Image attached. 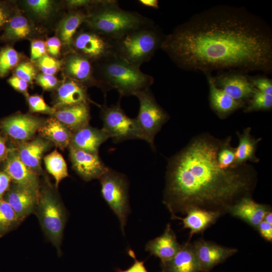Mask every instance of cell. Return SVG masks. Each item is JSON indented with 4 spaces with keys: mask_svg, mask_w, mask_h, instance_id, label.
Wrapping results in <instances>:
<instances>
[{
    "mask_svg": "<svg viewBox=\"0 0 272 272\" xmlns=\"http://www.w3.org/2000/svg\"><path fill=\"white\" fill-rule=\"evenodd\" d=\"M181 247V245L178 242L176 234L169 223L161 236L147 243L145 250L151 255L159 258L163 264L173 258Z\"/></svg>",
    "mask_w": 272,
    "mask_h": 272,
    "instance_id": "ac0fdd59",
    "label": "cell"
},
{
    "mask_svg": "<svg viewBox=\"0 0 272 272\" xmlns=\"http://www.w3.org/2000/svg\"><path fill=\"white\" fill-rule=\"evenodd\" d=\"M263 220L272 225V212L271 211H270V212H269L265 215Z\"/></svg>",
    "mask_w": 272,
    "mask_h": 272,
    "instance_id": "f5cc1de1",
    "label": "cell"
},
{
    "mask_svg": "<svg viewBox=\"0 0 272 272\" xmlns=\"http://www.w3.org/2000/svg\"><path fill=\"white\" fill-rule=\"evenodd\" d=\"M179 68L204 74L272 72V31L242 7L214 6L165 35L161 48Z\"/></svg>",
    "mask_w": 272,
    "mask_h": 272,
    "instance_id": "6da1fadb",
    "label": "cell"
},
{
    "mask_svg": "<svg viewBox=\"0 0 272 272\" xmlns=\"http://www.w3.org/2000/svg\"><path fill=\"white\" fill-rule=\"evenodd\" d=\"M47 51L53 57H58L60 53L61 42L56 37L48 38L45 42Z\"/></svg>",
    "mask_w": 272,
    "mask_h": 272,
    "instance_id": "7bdbcfd3",
    "label": "cell"
},
{
    "mask_svg": "<svg viewBox=\"0 0 272 272\" xmlns=\"http://www.w3.org/2000/svg\"><path fill=\"white\" fill-rule=\"evenodd\" d=\"M20 60L19 53L13 48L8 47L0 51V76H6L16 66Z\"/></svg>",
    "mask_w": 272,
    "mask_h": 272,
    "instance_id": "e575fe53",
    "label": "cell"
},
{
    "mask_svg": "<svg viewBox=\"0 0 272 272\" xmlns=\"http://www.w3.org/2000/svg\"><path fill=\"white\" fill-rule=\"evenodd\" d=\"M163 272H199L198 259L193 245L188 241L169 261L161 264Z\"/></svg>",
    "mask_w": 272,
    "mask_h": 272,
    "instance_id": "484cf974",
    "label": "cell"
},
{
    "mask_svg": "<svg viewBox=\"0 0 272 272\" xmlns=\"http://www.w3.org/2000/svg\"><path fill=\"white\" fill-rule=\"evenodd\" d=\"M165 37L155 24L136 29L111 40L112 53L140 67L161 48Z\"/></svg>",
    "mask_w": 272,
    "mask_h": 272,
    "instance_id": "5b68a950",
    "label": "cell"
},
{
    "mask_svg": "<svg viewBox=\"0 0 272 272\" xmlns=\"http://www.w3.org/2000/svg\"><path fill=\"white\" fill-rule=\"evenodd\" d=\"M4 171L10 177L13 183L39 194L41 184L39 175L21 161L16 148L10 149Z\"/></svg>",
    "mask_w": 272,
    "mask_h": 272,
    "instance_id": "8fae6325",
    "label": "cell"
},
{
    "mask_svg": "<svg viewBox=\"0 0 272 272\" xmlns=\"http://www.w3.org/2000/svg\"><path fill=\"white\" fill-rule=\"evenodd\" d=\"M37 84L45 90L54 89L58 85V80L54 75L40 74L36 77Z\"/></svg>",
    "mask_w": 272,
    "mask_h": 272,
    "instance_id": "60d3db41",
    "label": "cell"
},
{
    "mask_svg": "<svg viewBox=\"0 0 272 272\" xmlns=\"http://www.w3.org/2000/svg\"><path fill=\"white\" fill-rule=\"evenodd\" d=\"M43 160L46 169L55 179V186L57 188L60 182L69 176L66 163L56 150L45 156Z\"/></svg>",
    "mask_w": 272,
    "mask_h": 272,
    "instance_id": "f546056e",
    "label": "cell"
},
{
    "mask_svg": "<svg viewBox=\"0 0 272 272\" xmlns=\"http://www.w3.org/2000/svg\"><path fill=\"white\" fill-rule=\"evenodd\" d=\"M39 195L13 183L3 199L10 204L19 219L23 221L28 216L35 213Z\"/></svg>",
    "mask_w": 272,
    "mask_h": 272,
    "instance_id": "2e32d148",
    "label": "cell"
},
{
    "mask_svg": "<svg viewBox=\"0 0 272 272\" xmlns=\"http://www.w3.org/2000/svg\"><path fill=\"white\" fill-rule=\"evenodd\" d=\"M22 221L10 204L0 199V237L16 228Z\"/></svg>",
    "mask_w": 272,
    "mask_h": 272,
    "instance_id": "4dcf8cb0",
    "label": "cell"
},
{
    "mask_svg": "<svg viewBox=\"0 0 272 272\" xmlns=\"http://www.w3.org/2000/svg\"><path fill=\"white\" fill-rule=\"evenodd\" d=\"M10 150L7 146L6 139L0 133V162L6 160Z\"/></svg>",
    "mask_w": 272,
    "mask_h": 272,
    "instance_id": "681fc988",
    "label": "cell"
},
{
    "mask_svg": "<svg viewBox=\"0 0 272 272\" xmlns=\"http://www.w3.org/2000/svg\"><path fill=\"white\" fill-rule=\"evenodd\" d=\"M35 214L45 236L60 253L66 211L55 190L46 180L41 184Z\"/></svg>",
    "mask_w": 272,
    "mask_h": 272,
    "instance_id": "8992f818",
    "label": "cell"
},
{
    "mask_svg": "<svg viewBox=\"0 0 272 272\" xmlns=\"http://www.w3.org/2000/svg\"><path fill=\"white\" fill-rule=\"evenodd\" d=\"M109 139L106 131L89 125L72 133L69 147L98 154L100 146Z\"/></svg>",
    "mask_w": 272,
    "mask_h": 272,
    "instance_id": "44dd1931",
    "label": "cell"
},
{
    "mask_svg": "<svg viewBox=\"0 0 272 272\" xmlns=\"http://www.w3.org/2000/svg\"><path fill=\"white\" fill-rule=\"evenodd\" d=\"M193 245L201 272L210 271L238 251L237 248L223 246L203 239L195 241Z\"/></svg>",
    "mask_w": 272,
    "mask_h": 272,
    "instance_id": "4fadbf2b",
    "label": "cell"
},
{
    "mask_svg": "<svg viewBox=\"0 0 272 272\" xmlns=\"http://www.w3.org/2000/svg\"><path fill=\"white\" fill-rule=\"evenodd\" d=\"M184 218L174 216L172 219L182 221L183 229L190 230L189 240L195 234L203 232L207 228L214 224L223 215L221 213L200 208H192L185 214ZM188 240V241H189Z\"/></svg>",
    "mask_w": 272,
    "mask_h": 272,
    "instance_id": "603a6c76",
    "label": "cell"
},
{
    "mask_svg": "<svg viewBox=\"0 0 272 272\" xmlns=\"http://www.w3.org/2000/svg\"><path fill=\"white\" fill-rule=\"evenodd\" d=\"M209 87L210 107L221 119H225L236 110L244 108L245 104L238 102L218 87L211 73L206 74Z\"/></svg>",
    "mask_w": 272,
    "mask_h": 272,
    "instance_id": "d6986e66",
    "label": "cell"
},
{
    "mask_svg": "<svg viewBox=\"0 0 272 272\" xmlns=\"http://www.w3.org/2000/svg\"><path fill=\"white\" fill-rule=\"evenodd\" d=\"M47 51L45 42L41 40H34L31 44V60L37 61L46 54Z\"/></svg>",
    "mask_w": 272,
    "mask_h": 272,
    "instance_id": "b9f144b4",
    "label": "cell"
},
{
    "mask_svg": "<svg viewBox=\"0 0 272 272\" xmlns=\"http://www.w3.org/2000/svg\"><path fill=\"white\" fill-rule=\"evenodd\" d=\"M89 101L86 86L69 79L57 89L53 108L57 110L78 104L88 103Z\"/></svg>",
    "mask_w": 272,
    "mask_h": 272,
    "instance_id": "cb8c5ba5",
    "label": "cell"
},
{
    "mask_svg": "<svg viewBox=\"0 0 272 272\" xmlns=\"http://www.w3.org/2000/svg\"><path fill=\"white\" fill-rule=\"evenodd\" d=\"M127 253L134 259L133 263L125 270L117 269L116 272H148L144 265V261L138 260L134 252L131 249H129Z\"/></svg>",
    "mask_w": 272,
    "mask_h": 272,
    "instance_id": "ee69618b",
    "label": "cell"
},
{
    "mask_svg": "<svg viewBox=\"0 0 272 272\" xmlns=\"http://www.w3.org/2000/svg\"><path fill=\"white\" fill-rule=\"evenodd\" d=\"M138 2L145 7L154 9L159 8V2L157 0H139Z\"/></svg>",
    "mask_w": 272,
    "mask_h": 272,
    "instance_id": "f907efd6",
    "label": "cell"
},
{
    "mask_svg": "<svg viewBox=\"0 0 272 272\" xmlns=\"http://www.w3.org/2000/svg\"><path fill=\"white\" fill-rule=\"evenodd\" d=\"M37 61L38 66L42 74L53 75L60 69L61 61L45 54Z\"/></svg>",
    "mask_w": 272,
    "mask_h": 272,
    "instance_id": "d590c367",
    "label": "cell"
},
{
    "mask_svg": "<svg viewBox=\"0 0 272 272\" xmlns=\"http://www.w3.org/2000/svg\"><path fill=\"white\" fill-rule=\"evenodd\" d=\"M15 76L28 83H31L36 76V71L30 62H24L19 64L15 70Z\"/></svg>",
    "mask_w": 272,
    "mask_h": 272,
    "instance_id": "f35d334b",
    "label": "cell"
},
{
    "mask_svg": "<svg viewBox=\"0 0 272 272\" xmlns=\"http://www.w3.org/2000/svg\"><path fill=\"white\" fill-rule=\"evenodd\" d=\"M271 211L269 205L254 201L251 196H245L235 203L228 213L248 224L256 230L265 215Z\"/></svg>",
    "mask_w": 272,
    "mask_h": 272,
    "instance_id": "e0dca14e",
    "label": "cell"
},
{
    "mask_svg": "<svg viewBox=\"0 0 272 272\" xmlns=\"http://www.w3.org/2000/svg\"><path fill=\"white\" fill-rule=\"evenodd\" d=\"M244 108V112L246 113L270 110L272 108V95L263 93L255 89Z\"/></svg>",
    "mask_w": 272,
    "mask_h": 272,
    "instance_id": "d6a6232c",
    "label": "cell"
},
{
    "mask_svg": "<svg viewBox=\"0 0 272 272\" xmlns=\"http://www.w3.org/2000/svg\"><path fill=\"white\" fill-rule=\"evenodd\" d=\"M52 116L72 132L88 125L91 118L88 103H81L57 109Z\"/></svg>",
    "mask_w": 272,
    "mask_h": 272,
    "instance_id": "d4e9b609",
    "label": "cell"
},
{
    "mask_svg": "<svg viewBox=\"0 0 272 272\" xmlns=\"http://www.w3.org/2000/svg\"><path fill=\"white\" fill-rule=\"evenodd\" d=\"M51 142L43 138L37 137L20 143L16 148L21 161L38 174L41 173V161L44 154L49 149Z\"/></svg>",
    "mask_w": 272,
    "mask_h": 272,
    "instance_id": "ffe728a7",
    "label": "cell"
},
{
    "mask_svg": "<svg viewBox=\"0 0 272 272\" xmlns=\"http://www.w3.org/2000/svg\"><path fill=\"white\" fill-rule=\"evenodd\" d=\"M72 45L76 52L92 62L113 53L111 41L90 29L76 33Z\"/></svg>",
    "mask_w": 272,
    "mask_h": 272,
    "instance_id": "30bf717a",
    "label": "cell"
},
{
    "mask_svg": "<svg viewBox=\"0 0 272 272\" xmlns=\"http://www.w3.org/2000/svg\"><path fill=\"white\" fill-rule=\"evenodd\" d=\"M160 272H163L162 270Z\"/></svg>",
    "mask_w": 272,
    "mask_h": 272,
    "instance_id": "db71d44e",
    "label": "cell"
},
{
    "mask_svg": "<svg viewBox=\"0 0 272 272\" xmlns=\"http://www.w3.org/2000/svg\"><path fill=\"white\" fill-rule=\"evenodd\" d=\"M31 32V26L27 19L23 16L18 15L10 20L5 35L10 39L18 40L27 37Z\"/></svg>",
    "mask_w": 272,
    "mask_h": 272,
    "instance_id": "1f68e13d",
    "label": "cell"
},
{
    "mask_svg": "<svg viewBox=\"0 0 272 272\" xmlns=\"http://www.w3.org/2000/svg\"><path fill=\"white\" fill-rule=\"evenodd\" d=\"M45 121L27 114H18L2 122L4 131L13 140L21 143L31 140Z\"/></svg>",
    "mask_w": 272,
    "mask_h": 272,
    "instance_id": "9a60e30c",
    "label": "cell"
},
{
    "mask_svg": "<svg viewBox=\"0 0 272 272\" xmlns=\"http://www.w3.org/2000/svg\"><path fill=\"white\" fill-rule=\"evenodd\" d=\"M26 3L29 8L41 17H46L52 9V3L48 0H29Z\"/></svg>",
    "mask_w": 272,
    "mask_h": 272,
    "instance_id": "74e56055",
    "label": "cell"
},
{
    "mask_svg": "<svg viewBox=\"0 0 272 272\" xmlns=\"http://www.w3.org/2000/svg\"><path fill=\"white\" fill-rule=\"evenodd\" d=\"M95 1L89 0H71L67 2L71 8L78 9L84 7H89L95 3Z\"/></svg>",
    "mask_w": 272,
    "mask_h": 272,
    "instance_id": "c3c4849f",
    "label": "cell"
},
{
    "mask_svg": "<svg viewBox=\"0 0 272 272\" xmlns=\"http://www.w3.org/2000/svg\"><path fill=\"white\" fill-rule=\"evenodd\" d=\"M251 128H245L242 133L237 132L239 139L238 146L235 148V162L232 168L241 166L248 162L258 163L259 159L256 155L258 143L261 138L256 139L251 134Z\"/></svg>",
    "mask_w": 272,
    "mask_h": 272,
    "instance_id": "4316f807",
    "label": "cell"
},
{
    "mask_svg": "<svg viewBox=\"0 0 272 272\" xmlns=\"http://www.w3.org/2000/svg\"><path fill=\"white\" fill-rule=\"evenodd\" d=\"M250 82L255 89L263 93L272 95V81L265 77L259 76L249 77Z\"/></svg>",
    "mask_w": 272,
    "mask_h": 272,
    "instance_id": "ab89813d",
    "label": "cell"
},
{
    "mask_svg": "<svg viewBox=\"0 0 272 272\" xmlns=\"http://www.w3.org/2000/svg\"><path fill=\"white\" fill-rule=\"evenodd\" d=\"M38 131L41 137L54 144L62 150L69 147L73 133L53 116L45 120Z\"/></svg>",
    "mask_w": 272,
    "mask_h": 272,
    "instance_id": "83f0119b",
    "label": "cell"
},
{
    "mask_svg": "<svg viewBox=\"0 0 272 272\" xmlns=\"http://www.w3.org/2000/svg\"><path fill=\"white\" fill-rule=\"evenodd\" d=\"M87 14L74 11L69 14L61 21L59 26V35L63 44L70 46L79 28L84 23Z\"/></svg>",
    "mask_w": 272,
    "mask_h": 272,
    "instance_id": "f1b7e54d",
    "label": "cell"
},
{
    "mask_svg": "<svg viewBox=\"0 0 272 272\" xmlns=\"http://www.w3.org/2000/svg\"><path fill=\"white\" fill-rule=\"evenodd\" d=\"M65 71L71 79L84 86L86 84H91L101 89V85L94 76L92 61L76 52L67 57Z\"/></svg>",
    "mask_w": 272,
    "mask_h": 272,
    "instance_id": "7402d4cb",
    "label": "cell"
},
{
    "mask_svg": "<svg viewBox=\"0 0 272 272\" xmlns=\"http://www.w3.org/2000/svg\"><path fill=\"white\" fill-rule=\"evenodd\" d=\"M95 62L96 79L105 95L115 89L121 96H135L150 89L154 82L153 77L113 53Z\"/></svg>",
    "mask_w": 272,
    "mask_h": 272,
    "instance_id": "277c9868",
    "label": "cell"
},
{
    "mask_svg": "<svg viewBox=\"0 0 272 272\" xmlns=\"http://www.w3.org/2000/svg\"><path fill=\"white\" fill-rule=\"evenodd\" d=\"M135 96L138 98L140 104L139 113L135 118L144 141L154 149L155 137L169 120V116L158 103L150 89L139 92Z\"/></svg>",
    "mask_w": 272,
    "mask_h": 272,
    "instance_id": "ba28073f",
    "label": "cell"
},
{
    "mask_svg": "<svg viewBox=\"0 0 272 272\" xmlns=\"http://www.w3.org/2000/svg\"><path fill=\"white\" fill-rule=\"evenodd\" d=\"M69 156L73 168L84 180L89 181L99 179L108 170L99 154H92L72 147Z\"/></svg>",
    "mask_w": 272,
    "mask_h": 272,
    "instance_id": "5bb4252c",
    "label": "cell"
},
{
    "mask_svg": "<svg viewBox=\"0 0 272 272\" xmlns=\"http://www.w3.org/2000/svg\"><path fill=\"white\" fill-rule=\"evenodd\" d=\"M11 181L10 177L5 172L0 171V199L3 198L9 189Z\"/></svg>",
    "mask_w": 272,
    "mask_h": 272,
    "instance_id": "7dc6e473",
    "label": "cell"
},
{
    "mask_svg": "<svg viewBox=\"0 0 272 272\" xmlns=\"http://www.w3.org/2000/svg\"><path fill=\"white\" fill-rule=\"evenodd\" d=\"M9 18L8 13L3 7L0 6V28L8 22Z\"/></svg>",
    "mask_w": 272,
    "mask_h": 272,
    "instance_id": "816d5d0a",
    "label": "cell"
},
{
    "mask_svg": "<svg viewBox=\"0 0 272 272\" xmlns=\"http://www.w3.org/2000/svg\"><path fill=\"white\" fill-rule=\"evenodd\" d=\"M99 179L102 196L118 218L121 230L124 234V228L130 212L127 178L123 174L109 168Z\"/></svg>",
    "mask_w": 272,
    "mask_h": 272,
    "instance_id": "52a82bcc",
    "label": "cell"
},
{
    "mask_svg": "<svg viewBox=\"0 0 272 272\" xmlns=\"http://www.w3.org/2000/svg\"><path fill=\"white\" fill-rule=\"evenodd\" d=\"M222 142L208 133L197 135L169 160L163 202L172 218L194 208L223 215L251 196L257 183L255 169L247 163L220 168L217 155Z\"/></svg>",
    "mask_w": 272,
    "mask_h": 272,
    "instance_id": "7a4b0ae2",
    "label": "cell"
},
{
    "mask_svg": "<svg viewBox=\"0 0 272 272\" xmlns=\"http://www.w3.org/2000/svg\"><path fill=\"white\" fill-rule=\"evenodd\" d=\"M101 117L102 128L114 142L133 139L144 140L135 118L128 117L119 103L110 106L104 105L101 108Z\"/></svg>",
    "mask_w": 272,
    "mask_h": 272,
    "instance_id": "9c48e42d",
    "label": "cell"
},
{
    "mask_svg": "<svg viewBox=\"0 0 272 272\" xmlns=\"http://www.w3.org/2000/svg\"><path fill=\"white\" fill-rule=\"evenodd\" d=\"M261 237L265 241L272 242V225L262 220L256 229Z\"/></svg>",
    "mask_w": 272,
    "mask_h": 272,
    "instance_id": "bcb514c9",
    "label": "cell"
},
{
    "mask_svg": "<svg viewBox=\"0 0 272 272\" xmlns=\"http://www.w3.org/2000/svg\"><path fill=\"white\" fill-rule=\"evenodd\" d=\"M231 137L222 140L217 155L219 167L223 169L232 168L235 162V148L232 147Z\"/></svg>",
    "mask_w": 272,
    "mask_h": 272,
    "instance_id": "836d02e7",
    "label": "cell"
},
{
    "mask_svg": "<svg viewBox=\"0 0 272 272\" xmlns=\"http://www.w3.org/2000/svg\"><path fill=\"white\" fill-rule=\"evenodd\" d=\"M27 101L31 112L48 114L52 116L56 110L47 105L43 97L39 95L29 96Z\"/></svg>",
    "mask_w": 272,
    "mask_h": 272,
    "instance_id": "8d00e7d4",
    "label": "cell"
},
{
    "mask_svg": "<svg viewBox=\"0 0 272 272\" xmlns=\"http://www.w3.org/2000/svg\"><path fill=\"white\" fill-rule=\"evenodd\" d=\"M89 10L84 23L110 41L155 24L153 20L137 12L122 9L115 0L95 1Z\"/></svg>",
    "mask_w": 272,
    "mask_h": 272,
    "instance_id": "3957f363",
    "label": "cell"
},
{
    "mask_svg": "<svg viewBox=\"0 0 272 272\" xmlns=\"http://www.w3.org/2000/svg\"><path fill=\"white\" fill-rule=\"evenodd\" d=\"M216 85L234 100L246 104L255 88L246 74L222 72L213 77Z\"/></svg>",
    "mask_w": 272,
    "mask_h": 272,
    "instance_id": "7c38bea8",
    "label": "cell"
},
{
    "mask_svg": "<svg viewBox=\"0 0 272 272\" xmlns=\"http://www.w3.org/2000/svg\"><path fill=\"white\" fill-rule=\"evenodd\" d=\"M10 85L16 90L24 94L28 97V83L25 81L16 77L13 76L8 80Z\"/></svg>",
    "mask_w": 272,
    "mask_h": 272,
    "instance_id": "f6af8a7d",
    "label": "cell"
}]
</instances>
